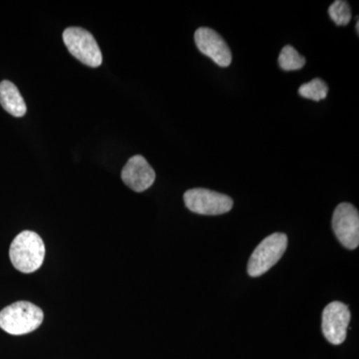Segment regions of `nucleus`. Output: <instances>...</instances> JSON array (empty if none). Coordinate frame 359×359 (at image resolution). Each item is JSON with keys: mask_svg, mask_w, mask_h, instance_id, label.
<instances>
[{"mask_svg": "<svg viewBox=\"0 0 359 359\" xmlns=\"http://www.w3.org/2000/svg\"><path fill=\"white\" fill-rule=\"evenodd\" d=\"M45 245L36 233L25 231L16 236L9 249L14 268L21 273H32L43 264Z\"/></svg>", "mask_w": 359, "mask_h": 359, "instance_id": "nucleus-1", "label": "nucleus"}, {"mask_svg": "<svg viewBox=\"0 0 359 359\" xmlns=\"http://www.w3.org/2000/svg\"><path fill=\"white\" fill-rule=\"evenodd\" d=\"M43 318L42 309L32 302H14L0 311V328L9 334H27L37 330Z\"/></svg>", "mask_w": 359, "mask_h": 359, "instance_id": "nucleus-2", "label": "nucleus"}, {"mask_svg": "<svg viewBox=\"0 0 359 359\" xmlns=\"http://www.w3.org/2000/svg\"><path fill=\"white\" fill-rule=\"evenodd\" d=\"M287 248V237L285 233H276L264 238L250 257L249 275L252 278L263 276L282 259Z\"/></svg>", "mask_w": 359, "mask_h": 359, "instance_id": "nucleus-3", "label": "nucleus"}, {"mask_svg": "<svg viewBox=\"0 0 359 359\" xmlns=\"http://www.w3.org/2000/svg\"><path fill=\"white\" fill-rule=\"evenodd\" d=\"M63 41L70 53L83 65L93 68L102 65L103 56L98 43L93 35L83 28H66Z\"/></svg>", "mask_w": 359, "mask_h": 359, "instance_id": "nucleus-4", "label": "nucleus"}, {"mask_svg": "<svg viewBox=\"0 0 359 359\" xmlns=\"http://www.w3.org/2000/svg\"><path fill=\"white\" fill-rule=\"evenodd\" d=\"M184 201L191 212L205 216L226 214L231 211L233 205V200L229 196L202 188L187 191Z\"/></svg>", "mask_w": 359, "mask_h": 359, "instance_id": "nucleus-5", "label": "nucleus"}, {"mask_svg": "<svg viewBox=\"0 0 359 359\" xmlns=\"http://www.w3.org/2000/svg\"><path fill=\"white\" fill-rule=\"evenodd\" d=\"M332 230L344 247L355 250L359 245V212L353 205L341 203L332 216Z\"/></svg>", "mask_w": 359, "mask_h": 359, "instance_id": "nucleus-6", "label": "nucleus"}, {"mask_svg": "<svg viewBox=\"0 0 359 359\" xmlns=\"http://www.w3.org/2000/svg\"><path fill=\"white\" fill-rule=\"evenodd\" d=\"M351 321V311L346 304L340 302H330L323 309L321 330L328 342L339 346L346 339L347 328Z\"/></svg>", "mask_w": 359, "mask_h": 359, "instance_id": "nucleus-7", "label": "nucleus"}, {"mask_svg": "<svg viewBox=\"0 0 359 359\" xmlns=\"http://www.w3.org/2000/svg\"><path fill=\"white\" fill-rule=\"evenodd\" d=\"M194 39L201 53L211 58L216 65L221 67H228L231 65L230 47L219 33L212 28L200 27L196 30Z\"/></svg>", "mask_w": 359, "mask_h": 359, "instance_id": "nucleus-8", "label": "nucleus"}, {"mask_svg": "<svg viewBox=\"0 0 359 359\" xmlns=\"http://www.w3.org/2000/svg\"><path fill=\"white\" fill-rule=\"evenodd\" d=\"M121 177L123 182L135 192H144L154 184L156 173L148 161L141 155L130 158L123 168Z\"/></svg>", "mask_w": 359, "mask_h": 359, "instance_id": "nucleus-9", "label": "nucleus"}, {"mask_svg": "<svg viewBox=\"0 0 359 359\" xmlns=\"http://www.w3.org/2000/svg\"><path fill=\"white\" fill-rule=\"evenodd\" d=\"M0 104L6 112L14 117H22L27 112L25 99L20 90L8 80L0 83Z\"/></svg>", "mask_w": 359, "mask_h": 359, "instance_id": "nucleus-10", "label": "nucleus"}, {"mask_svg": "<svg viewBox=\"0 0 359 359\" xmlns=\"http://www.w3.org/2000/svg\"><path fill=\"white\" fill-rule=\"evenodd\" d=\"M306 58L290 45L283 47L278 56V65L285 71L302 69L306 65Z\"/></svg>", "mask_w": 359, "mask_h": 359, "instance_id": "nucleus-11", "label": "nucleus"}, {"mask_svg": "<svg viewBox=\"0 0 359 359\" xmlns=\"http://www.w3.org/2000/svg\"><path fill=\"white\" fill-rule=\"evenodd\" d=\"M327 93V85L320 78H316L308 83L302 84L299 89V95L313 101L323 100Z\"/></svg>", "mask_w": 359, "mask_h": 359, "instance_id": "nucleus-12", "label": "nucleus"}, {"mask_svg": "<svg viewBox=\"0 0 359 359\" xmlns=\"http://www.w3.org/2000/svg\"><path fill=\"white\" fill-rule=\"evenodd\" d=\"M328 14L337 25H347L351 20V7L344 0L334 1L328 8Z\"/></svg>", "mask_w": 359, "mask_h": 359, "instance_id": "nucleus-13", "label": "nucleus"}, {"mask_svg": "<svg viewBox=\"0 0 359 359\" xmlns=\"http://www.w3.org/2000/svg\"><path fill=\"white\" fill-rule=\"evenodd\" d=\"M356 32H358V34L359 33V21L356 22Z\"/></svg>", "mask_w": 359, "mask_h": 359, "instance_id": "nucleus-14", "label": "nucleus"}]
</instances>
